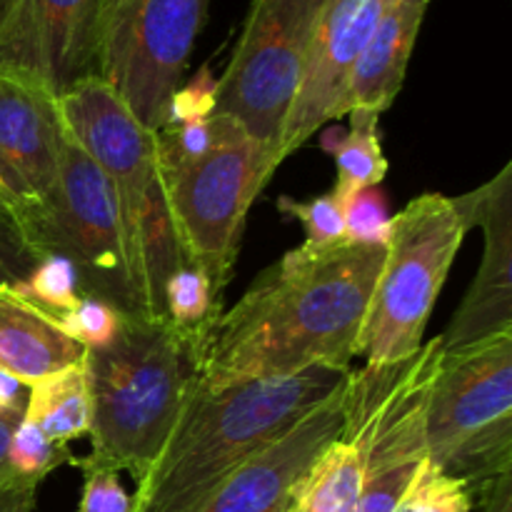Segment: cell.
Wrapping results in <instances>:
<instances>
[{
  "label": "cell",
  "mask_w": 512,
  "mask_h": 512,
  "mask_svg": "<svg viewBox=\"0 0 512 512\" xmlns=\"http://www.w3.org/2000/svg\"><path fill=\"white\" fill-rule=\"evenodd\" d=\"M25 240L38 258L58 255L70 260L85 298L103 300L123 315L153 320L135 283L128 238L108 175L65 120L55 188L25 230Z\"/></svg>",
  "instance_id": "5"
},
{
  "label": "cell",
  "mask_w": 512,
  "mask_h": 512,
  "mask_svg": "<svg viewBox=\"0 0 512 512\" xmlns=\"http://www.w3.org/2000/svg\"><path fill=\"white\" fill-rule=\"evenodd\" d=\"M463 215L453 198L423 193L393 218L385 260L360 333L358 355L365 363L408 358L423 335L463 238Z\"/></svg>",
  "instance_id": "7"
},
{
  "label": "cell",
  "mask_w": 512,
  "mask_h": 512,
  "mask_svg": "<svg viewBox=\"0 0 512 512\" xmlns=\"http://www.w3.org/2000/svg\"><path fill=\"white\" fill-rule=\"evenodd\" d=\"M68 128L108 175L128 238L130 263L150 318L160 320L163 285L185 263L170 218L155 133L138 123L100 78H85L58 98Z\"/></svg>",
  "instance_id": "4"
},
{
  "label": "cell",
  "mask_w": 512,
  "mask_h": 512,
  "mask_svg": "<svg viewBox=\"0 0 512 512\" xmlns=\"http://www.w3.org/2000/svg\"><path fill=\"white\" fill-rule=\"evenodd\" d=\"M345 375L313 368L208 388L190 373L173 430L133 495L135 512H198L240 465L333 395Z\"/></svg>",
  "instance_id": "2"
},
{
  "label": "cell",
  "mask_w": 512,
  "mask_h": 512,
  "mask_svg": "<svg viewBox=\"0 0 512 512\" xmlns=\"http://www.w3.org/2000/svg\"><path fill=\"white\" fill-rule=\"evenodd\" d=\"M83 470V493L75 512H135V500L125 493L115 470L78 465Z\"/></svg>",
  "instance_id": "30"
},
{
  "label": "cell",
  "mask_w": 512,
  "mask_h": 512,
  "mask_svg": "<svg viewBox=\"0 0 512 512\" xmlns=\"http://www.w3.org/2000/svg\"><path fill=\"white\" fill-rule=\"evenodd\" d=\"M58 98L25 75L0 70V205L25 238L58 178Z\"/></svg>",
  "instance_id": "12"
},
{
  "label": "cell",
  "mask_w": 512,
  "mask_h": 512,
  "mask_svg": "<svg viewBox=\"0 0 512 512\" xmlns=\"http://www.w3.org/2000/svg\"><path fill=\"white\" fill-rule=\"evenodd\" d=\"M443 363V340L433 338L408 358L348 370L340 438L358 453L365 480L428 458V405Z\"/></svg>",
  "instance_id": "11"
},
{
  "label": "cell",
  "mask_w": 512,
  "mask_h": 512,
  "mask_svg": "<svg viewBox=\"0 0 512 512\" xmlns=\"http://www.w3.org/2000/svg\"><path fill=\"white\" fill-rule=\"evenodd\" d=\"M215 105H218V78L213 75L210 65H203L188 83L180 85L173 93L165 125L208 120L210 115H215Z\"/></svg>",
  "instance_id": "29"
},
{
  "label": "cell",
  "mask_w": 512,
  "mask_h": 512,
  "mask_svg": "<svg viewBox=\"0 0 512 512\" xmlns=\"http://www.w3.org/2000/svg\"><path fill=\"white\" fill-rule=\"evenodd\" d=\"M38 258L28 240L23 238L15 220L0 208V288L3 285H15L35 268Z\"/></svg>",
  "instance_id": "31"
},
{
  "label": "cell",
  "mask_w": 512,
  "mask_h": 512,
  "mask_svg": "<svg viewBox=\"0 0 512 512\" xmlns=\"http://www.w3.org/2000/svg\"><path fill=\"white\" fill-rule=\"evenodd\" d=\"M223 313V298L215 293L213 283L193 263H180L163 285L160 320L173 330L190 360V368L203 353V345Z\"/></svg>",
  "instance_id": "20"
},
{
  "label": "cell",
  "mask_w": 512,
  "mask_h": 512,
  "mask_svg": "<svg viewBox=\"0 0 512 512\" xmlns=\"http://www.w3.org/2000/svg\"><path fill=\"white\" fill-rule=\"evenodd\" d=\"M190 373L183 345L163 320L125 315L113 343L85 353L90 453L70 465L130 473L140 483L173 430Z\"/></svg>",
  "instance_id": "3"
},
{
  "label": "cell",
  "mask_w": 512,
  "mask_h": 512,
  "mask_svg": "<svg viewBox=\"0 0 512 512\" xmlns=\"http://www.w3.org/2000/svg\"><path fill=\"white\" fill-rule=\"evenodd\" d=\"M8 288L50 318L68 313L83 298L78 270L70 260L58 258V255H45L20 283L8 285Z\"/></svg>",
  "instance_id": "23"
},
{
  "label": "cell",
  "mask_w": 512,
  "mask_h": 512,
  "mask_svg": "<svg viewBox=\"0 0 512 512\" xmlns=\"http://www.w3.org/2000/svg\"><path fill=\"white\" fill-rule=\"evenodd\" d=\"M0 208H3V205H0Z\"/></svg>",
  "instance_id": "37"
},
{
  "label": "cell",
  "mask_w": 512,
  "mask_h": 512,
  "mask_svg": "<svg viewBox=\"0 0 512 512\" xmlns=\"http://www.w3.org/2000/svg\"><path fill=\"white\" fill-rule=\"evenodd\" d=\"M210 0H103L95 78L148 130L165 125Z\"/></svg>",
  "instance_id": "10"
},
{
  "label": "cell",
  "mask_w": 512,
  "mask_h": 512,
  "mask_svg": "<svg viewBox=\"0 0 512 512\" xmlns=\"http://www.w3.org/2000/svg\"><path fill=\"white\" fill-rule=\"evenodd\" d=\"M330 0H253L218 78L215 113L230 115L280 165V140Z\"/></svg>",
  "instance_id": "9"
},
{
  "label": "cell",
  "mask_w": 512,
  "mask_h": 512,
  "mask_svg": "<svg viewBox=\"0 0 512 512\" xmlns=\"http://www.w3.org/2000/svg\"><path fill=\"white\" fill-rule=\"evenodd\" d=\"M430 0H393L370 35L368 48L360 55L338 118L353 110H370L383 115L398 98L408 73L410 55L418 43L420 25L428 13Z\"/></svg>",
  "instance_id": "17"
},
{
  "label": "cell",
  "mask_w": 512,
  "mask_h": 512,
  "mask_svg": "<svg viewBox=\"0 0 512 512\" xmlns=\"http://www.w3.org/2000/svg\"><path fill=\"white\" fill-rule=\"evenodd\" d=\"M23 418V413H0V480L10 473L8 470V443L15 425Z\"/></svg>",
  "instance_id": "35"
},
{
  "label": "cell",
  "mask_w": 512,
  "mask_h": 512,
  "mask_svg": "<svg viewBox=\"0 0 512 512\" xmlns=\"http://www.w3.org/2000/svg\"><path fill=\"white\" fill-rule=\"evenodd\" d=\"M473 508L475 495L470 485L425 458L393 512H473Z\"/></svg>",
  "instance_id": "25"
},
{
  "label": "cell",
  "mask_w": 512,
  "mask_h": 512,
  "mask_svg": "<svg viewBox=\"0 0 512 512\" xmlns=\"http://www.w3.org/2000/svg\"><path fill=\"white\" fill-rule=\"evenodd\" d=\"M478 512H512V473L490 480L475 493Z\"/></svg>",
  "instance_id": "34"
},
{
  "label": "cell",
  "mask_w": 512,
  "mask_h": 512,
  "mask_svg": "<svg viewBox=\"0 0 512 512\" xmlns=\"http://www.w3.org/2000/svg\"><path fill=\"white\" fill-rule=\"evenodd\" d=\"M363 483L365 468L358 453L338 435L300 475L285 512H353Z\"/></svg>",
  "instance_id": "21"
},
{
  "label": "cell",
  "mask_w": 512,
  "mask_h": 512,
  "mask_svg": "<svg viewBox=\"0 0 512 512\" xmlns=\"http://www.w3.org/2000/svg\"><path fill=\"white\" fill-rule=\"evenodd\" d=\"M383 260L385 245L288 250L220 313L193 373L225 388L313 368L350 370Z\"/></svg>",
  "instance_id": "1"
},
{
  "label": "cell",
  "mask_w": 512,
  "mask_h": 512,
  "mask_svg": "<svg viewBox=\"0 0 512 512\" xmlns=\"http://www.w3.org/2000/svg\"><path fill=\"white\" fill-rule=\"evenodd\" d=\"M345 385V380H343ZM343 385L240 465L198 512H285L300 475L343 428Z\"/></svg>",
  "instance_id": "16"
},
{
  "label": "cell",
  "mask_w": 512,
  "mask_h": 512,
  "mask_svg": "<svg viewBox=\"0 0 512 512\" xmlns=\"http://www.w3.org/2000/svg\"><path fill=\"white\" fill-rule=\"evenodd\" d=\"M88 350L55 325L50 315L25 303L8 285L0 288V370L30 388L48 375L75 368Z\"/></svg>",
  "instance_id": "18"
},
{
  "label": "cell",
  "mask_w": 512,
  "mask_h": 512,
  "mask_svg": "<svg viewBox=\"0 0 512 512\" xmlns=\"http://www.w3.org/2000/svg\"><path fill=\"white\" fill-rule=\"evenodd\" d=\"M345 240L350 245H385L393 225L380 188H365L345 198Z\"/></svg>",
  "instance_id": "28"
},
{
  "label": "cell",
  "mask_w": 512,
  "mask_h": 512,
  "mask_svg": "<svg viewBox=\"0 0 512 512\" xmlns=\"http://www.w3.org/2000/svg\"><path fill=\"white\" fill-rule=\"evenodd\" d=\"M425 443L430 463L473 495L512 473V335L443 350Z\"/></svg>",
  "instance_id": "6"
},
{
  "label": "cell",
  "mask_w": 512,
  "mask_h": 512,
  "mask_svg": "<svg viewBox=\"0 0 512 512\" xmlns=\"http://www.w3.org/2000/svg\"><path fill=\"white\" fill-rule=\"evenodd\" d=\"M393 0H330L280 140V163L338 118L350 75Z\"/></svg>",
  "instance_id": "15"
},
{
  "label": "cell",
  "mask_w": 512,
  "mask_h": 512,
  "mask_svg": "<svg viewBox=\"0 0 512 512\" xmlns=\"http://www.w3.org/2000/svg\"><path fill=\"white\" fill-rule=\"evenodd\" d=\"M345 118H350V128L333 130L328 138H323V148L335 158L338 180H335V193L350 198L353 193L365 188H378L388 175V158L383 153L378 133V113L370 110H353Z\"/></svg>",
  "instance_id": "22"
},
{
  "label": "cell",
  "mask_w": 512,
  "mask_h": 512,
  "mask_svg": "<svg viewBox=\"0 0 512 512\" xmlns=\"http://www.w3.org/2000/svg\"><path fill=\"white\" fill-rule=\"evenodd\" d=\"M123 318L125 315L115 310L113 305L83 295L68 313L58 315L53 320L68 338L83 345L85 350H95L113 343L115 335L120 333Z\"/></svg>",
  "instance_id": "27"
},
{
  "label": "cell",
  "mask_w": 512,
  "mask_h": 512,
  "mask_svg": "<svg viewBox=\"0 0 512 512\" xmlns=\"http://www.w3.org/2000/svg\"><path fill=\"white\" fill-rule=\"evenodd\" d=\"M35 495H38V485L8 473L0 480V512H33Z\"/></svg>",
  "instance_id": "33"
},
{
  "label": "cell",
  "mask_w": 512,
  "mask_h": 512,
  "mask_svg": "<svg viewBox=\"0 0 512 512\" xmlns=\"http://www.w3.org/2000/svg\"><path fill=\"white\" fill-rule=\"evenodd\" d=\"M15 5H18V0H0V30L5 28L8 18H10V15H13Z\"/></svg>",
  "instance_id": "36"
},
{
  "label": "cell",
  "mask_w": 512,
  "mask_h": 512,
  "mask_svg": "<svg viewBox=\"0 0 512 512\" xmlns=\"http://www.w3.org/2000/svg\"><path fill=\"white\" fill-rule=\"evenodd\" d=\"M345 198L335 190L310 200H293L288 195L278 198V210L295 218L305 230V248L335 250L348 245L345 240Z\"/></svg>",
  "instance_id": "24"
},
{
  "label": "cell",
  "mask_w": 512,
  "mask_h": 512,
  "mask_svg": "<svg viewBox=\"0 0 512 512\" xmlns=\"http://www.w3.org/2000/svg\"><path fill=\"white\" fill-rule=\"evenodd\" d=\"M23 420L60 445L85 438L93 423L85 360L75 368H65L30 385L25 393Z\"/></svg>",
  "instance_id": "19"
},
{
  "label": "cell",
  "mask_w": 512,
  "mask_h": 512,
  "mask_svg": "<svg viewBox=\"0 0 512 512\" xmlns=\"http://www.w3.org/2000/svg\"><path fill=\"white\" fill-rule=\"evenodd\" d=\"M103 0H18L0 30V70L60 98L95 75Z\"/></svg>",
  "instance_id": "13"
},
{
  "label": "cell",
  "mask_w": 512,
  "mask_h": 512,
  "mask_svg": "<svg viewBox=\"0 0 512 512\" xmlns=\"http://www.w3.org/2000/svg\"><path fill=\"white\" fill-rule=\"evenodd\" d=\"M465 225L483 230L478 273L440 335L443 350L512 335V163L470 193L453 198Z\"/></svg>",
  "instance_id": "14"
},
{
  "label": "cell",
  "mask_w": 512,
  "mask_h": 512,
  "mask_svg": "<svg viewBox=\"0 0 512 512\" xmlns=\"http://www.w3.org/2000/svg\"><path fill=\"white\" fill-rule=\"evenodd\" d=\"M73 455L65 445L55 443L33 423L20 418L8 443L10 475L40 485L60 465H70Z\"/></svg>",
  "instance_id": "26"
},
{
  "label": "cell",
  "mask_w": 512,
  "mask_h": 512,
  "mask_svg": "<svg viewBox=\"0 0 512 512\" xmlns=\"http://www.w3.org/2000/svg\"><path fill=\"white\" fill-rule=\"evenodd\" d=\"M418 468L420 465H413V468H398L365 480L353 512H393L398 508L400 498L405 495L408 485L413 483Z\"/></svg>",
  "instance_id": "32"
},
{
  "label": "cell",
  "mask_w": 512,
  "mask_h": 512,
  "mask_svg": "<svg viewBox=\"0 0 512 512\" xmlns=\"http://www.w3.org/2000/svg\"><path fill=\"white\" fill-rule=\"evenodd\" d=\"M160 170L180 253L205 270L223 298L250 208L278 168L238 123L203 158L160 165Z\"/></svg>",
  "instance_id": "8"
}]
</instances>
